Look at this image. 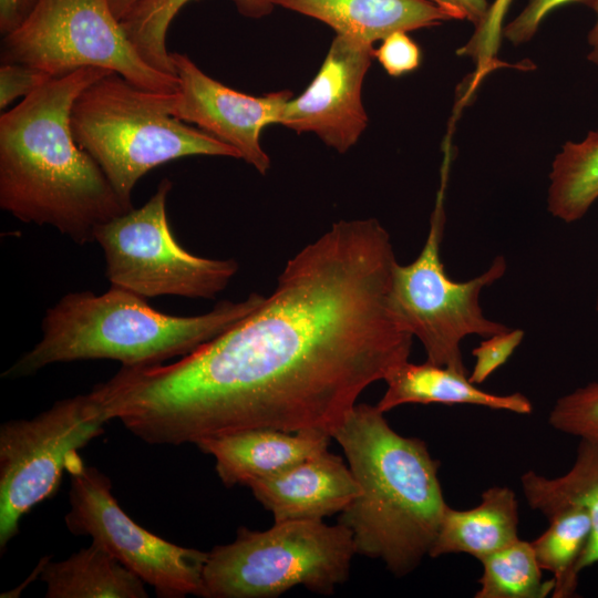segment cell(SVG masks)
<instances>
[{
	"instance_id": "cell-25",
	"label": "cell",
	"mask_w": 598,
	"mask_h": 598,
	"mask_svg": "<svg viewBox=\"0 0 598 598\" xmlns=\"http://www.w3.org/2000/svg\"><path fill=\"white\" fill-rule=\"evenodd\" d=\"M548 422L557 431L598 442V382L557 399Z\"/></svg>"
},
{
	"instance_id": "cell-10",
	"label": "cell",
	"mask_w": 598,
	"mask_h": 598,
	"mask_svg": "<svg viewBox=\"0 0 598 598\" xmlns=\"http://www.w3.org/2000/svg\"><path fill=\"white\" fill-rule=\"evenodd\" d=\"M106 420L90 393L56 401L31 419L0 426V548L21 518L60 487L70 457L104 432Z\"/></svg>"
},
{
	"instance_id": "cell-11",
	"label": "cell",
	"mask_w": 598,
	"mask_h": 598,
	"mask_svg": "<svg viewBox=\"0 0 598 598\" xmlns=\"http://www.w3.org/2000/svg\"><path fill=\"white\" fill-rule=\"evenodd\" d=\"M71 477L65 525L86 535L163 598L202 597L208 553L173 544L145 529L120 506L112 484L74 453L66 466Z\"/></svg>"
},
{
	"instance_id": "cell-24",
	"label": "cell",
	"mask_w": 598,
	"mask_h": 598,
	"mask_svg": "<svg viewBox=\"0 0 598 598\" xmlns=\"http://www.w3.org/2000/svg\"><path fill=\"white\" fill-rule=\"evenodd\" d=\"M480 561L483 574L476 598H544L553 594L554 579L543 580L530 542L518 538Z\"/></svg>"
},
{
	"instance_id": "cell-14",
	"label": "cell",
	"mask_w": 598,
	"mask_h": 598,
	"mask_svg": "<svg viewBox=\"0 0 598 598\" xmlns=\"http://www.w3.org/2000/svg\"><path fill=\"white\" fill-rule=\"evenodd\" d=\"M275 523L323 520L341 513L359 486L343 460L326 451L248 486Z\"/></svg>"
},
{
	"instance_id": "cell-19",
	"label": "cell",
	"mask_w": 598,
	"mask_h": 598,
	"mask_svg": "<svg viewBox=\"0 0 598 598\" xmlns=\"http://www.w3.org/2000/svg\"><path fill=\"white\" fill-rule=\"evenodd\" d=\"M47 598H146L144 581L99 544L41 564Z\"/></svg>"
},
{
	"instance_id": "cell-34",
	"label": "cell",
	"mask_w": 598,
	"mask_h": 598,
	"mask_svg": "<svg viewBox=\"0 0 598 598\" xmlns=\"http://www.w3.org/2000/svg\"><path fill=\"white\" fill-rule=\"evenodd\" d=\"M138 1L141 0H109V3L115 17L122 20Z\"/></svg>"
},
{
	"instance_id": "cell-28",
	"label": "cell",
	"mask_w": 598,
	"mask_h": 598,
	"mask_svg": "<svg viewBox=\"0 0 598 598\" xmlns=\"http://www.w3.org/2000/svg\"><path fill=\"white\" fill-rule=\"evenodd\" d=\"M52 76L33 66L21 63H1L0 109L4 110L20 96L27 97Z\"/></svg>"
},
{
	"instance_id": "cell-17",
	"label": "cell",
	"mask_w": 598,
	"mask_h": 598,
	"mask_svg": "<svg viewBox=\"0 0 598 598\" xmlns=\"http://www.w3.org/2000/svg\"><path fill=\"white\" fill-rule=\"evenodd\" d=\"M384 381L386 390L377 404L383 413L408 403L472 404L517 414L533 412L532 402L522 393L499 395L483 391L467 374L429 361L421 364L405 361Z\"/></svg>"
},
{
	"instance_id": "cell-21",
	"label": "cell",
	"mask_w": 598,
	"mask_h": 598,
	"mask_svg": "<svg viewBox=\"0 0 598 598\" xmlns=\"http://www.w3.org/2000/svg\"><path fill=\"white\" fill-rule=\"evenodd\" d=\"M548 528L530 542L542 569L553 574V598L576 596L580 558L588 545L591 522L579 504L567 503L544 513Z\"/></svg>"
},
{
	"instance_id": "cell-15",
	"label": "cell",
	"mask_w": 598,
	"mask_h": 598,
	"mask_svg": "<svg viewBox=\"0 0 598 598\" xmlns=\"http://www.w3.org/2000/svg\"><path fill=\"white\" fill-rule=\"evenodd\" d=\"M331 435L321 431L254 429L208 437L197 447L214 457L223 484L249 486L328 451Z\"/></svg>"
},
{
	"instance_id": "cell-1",
	"label": "cell",
	"mask_w": 598,
	"mask_h": 598,
	"mask_svg": "<svg viewBox=\"0 0 598 598\" xmlns=\"http://www.w3.org/2000/svg\"><path fill=\"white\" fill-rule=\"evenodd\" d=\"M395 264L378 219L339 220L245 319L176 362L122 365L92 394L154 445L254 429L332 435L365 388L409 361L413 336L390 303Z\"/></svg>"
},
{
	"instance_id": "cell-9",
	"label": "cell",
	"mask_w": 598,
	"mask_h": 598,
	"mask_svg": "<svg viewBox=\"0 0 598 598\" xmlns=\"http://www.w3.org/2000/svg\"><path fill=\"white\" fill-rule=\"evenodd\" d=\"M173 183L164 178L154 195L94 231L111 286L144 298L179 296L214 299L238 270L234 259H212L187 251L168 224L166 202Z\"/></svg>"
},
{
	"instance_id": "cell-5",
	"label": "cell",
	"mask_w": 598,
	"mask_h": 598,
	"mask_svg": "<svg viewBox=\"0 0 598 598\" xmlns=\"http://www.w3.org/2000/svg\"><path fill=\"white\" fill-rule=\"evenodd\" d=\"M175 93L141 89L116 72L89 84L71 111L78 145L99 164L125 205L151 169L196 155L240 158L231 146L173 115Z\"/></svg>"
},
{
	"instance_id": "cell-2",
	"label": "cell",
	"mask_w": 598,
	"mask_h": 598,
	"mask_svg": "<svg viewBox=\"0 0 598 598\" xmlns=\"http://www.w3.org/2000/svg\"><path fill=\"white\" fill-rule=\"evenodd\" d=\"M110 72L87 66L52 78L0 117V207L23 223L50 225L79 245L133 209L71 128L79 94Z\"/></svg>"
},
{
	"instance_id": "cell-8",
	"label": "cell",
	"mask_w": 598,
	"mask_h": 598,
	"mask_svg": "<svg viewBox=\"0 0 598 598\" xmlns=\"http://www.w3.org/2000/svg\"><path fill=\"white\" fill-rule=\"evenodd\" d=\"M1 63H21L52 78L95 66L134 85L175 93L176 75L146 63L111 10L109 0H39L29 18L3 35Z\"/></svg>"
},
{
	"instance_id": "cell-33",
	"label": "cell",
	"mask_w": 598,
	"mask_h": 598,
	"mask_svg": "<svg viewBox=\"0 0 598 598\" xmlns=\"http://www.w3.org/2000/svg\"><path fill=\"white\" fill-rule=\"evenodd\" d=\"M596 13V22L588 33V44L590 50L587 54V59L594 64L598 65V0H589L588 4Z\"/></svg>"
},
{
	"instance_id": "cell-27",
	"label": "cell",
	"mask_w": 598,
	"mask_h": 598,
	"mask_svg": "<svg viewBox=\"0 0 598 598\" xmlns=\"http://www.w3.org/2000/svg\"><path fill=\"white\" fill-rule=\"evenodd\" d=\"M381 41L374 58L389 75L401 76L419 68L421 50L406 32H393Z\"/></svg>"
},
{
	"instance_id": "cell-20",
	"label": "cell",
	"mask_w": 598,
	"mask_h": 598,
	"mask_svg": "<svg viewBox=\"0 0 598 598\" xmlns=\"http://www.w3.org/2000/svg\"><path fill=\"white\" fill-rule=\"evenodd\" d=\"M525 498L533 509L543 514L556 506L576 503L588 513L591 534L578 569L598 563V442L580 440L575 462L561 476L548 478L528 471L520 477Z\"/></svg>"
},
{
	"instance_id": "cell-3",
	"label": "cell",
	"mask_w": 598,
	"mask_h": 598,
	"mask_svg": "<svg viewBox=\"0 0 598 598\" xmlns=\"http://www.w3.org/2000/svg\"><path fill=\"white\" fill-rule=\"evenodd\" d=\"M331 437L359 486L338 523L351 532L357 554L381 560L396 577L409 575L429 556L447 506L439 461L367 403H357Z\"/></svg>"
},
{
	"instance_id": "cell-4",
	"label": "cell",
	"mask_w": 598,
	"mask_h": 598,
	"mask_svg": "<svg viewBox=\"0 0 598 598\" xmlns=\"http://www.w3.org/2000/svg\"><path fill=\"white\" fill-rule=\"evenodd\" d=\"M145 299L114 286L102 295L89 290L64 295L47 310L41 340L2 377H25L53 363L80 360L110 359L124 367L163 363L224 333L265 297L252 292L198 316L163 313Z\"/></svg>"
},
{
	"instance_id": "cell-26",
	"label": "cell",
	"mask_w": 598,
	"mask_h": 598,
	"mask_svg": "<svg viewBox=\"0 0 598 598\" xmlns=\"http://www.w3.org/2000/svg\"><path fill=\"white\" fill-rule=\"evenodd\" d=\"M522 329H507L489 336L476 347L472 354L475 363L468 380L481 384L511 358L524 339Z\"/></svg>"
},
{
	"instance_id": "cell-16",
	"label": "cell",
	"mask_w": 598,
	"mask_h": 598,
	"mask_svg": "<svg viewBox=\"0 0 598 598\" xmlns=\"http://www.w3.org/2000/svg\"><path fill=\"white\" fill-rule=\"evenodd\" d=\"M274 6L317 19L343 35L372 44L393 32H409L454 20L429 0H272Z\"/></svg>"
},
{
	"instance_id": "cell-22",
	"label": "cell",
	"mask_w": 598,
	"mask_h": 598,
	"mask_svg": "<svg viewBox=\"0 0 598 598\" xmlns=\"http://www.w3.org/2000/svg\"><path fill=\"white\" fill-rule=\"evenodd\" d=\"M598 199V131L580 142H567L555 156L549 173L548 212L573 223Z\"/></svg>"
},
{
	"instance_id": "cell-13",
	"label": "cell",
	"mask_w": 598,
	"mask_h": 598,
	"mask_svg": "<svg viewBox=\"0 0 598 598\" xmlns=\"http://www.w3.org/2000/svg\"><path fill=\"white\" fill-rule=\"evenodd\" d=\"M373 58L372 44L336 34L318 73L286 103L279 124L315 133L326 145L347 152L368 125L362 86Z\"/></svg>"
},
{
	"instance_id": "cell-30",
	"label": "cell",
	"mask_w": 598,
	"mask_h": 598,
	"mask_svg": "<svg viewBox=\"0 0 598 598\" xmlns=\"http://www.w3.org/2000/svg\"><path fill=\"white\" fill-rule=\"evenodd\" d=\"M511 1L496 0L491 4L484 24L476 30L475 35L465 49L475 48L477 44H480V48H484L487 44L492 48L494 45L496 47L502 30V21Z\"/></svg>"
},
{
	"instance_id": "cell-12",
	"label": "cell",
	"mask_w": 598,
	"mask_h": 598,
	"mask_svg": "<svg viewBox=\"0 0 598 598\" xmlns=\"http://www.w3.org/2000/svg\"><path fill=\"white\" fill-rule=\"evenodd\" d=\"M171 59L178 79L173 115L231 146L241 159L266 174L270 158L260 135L266 126L279 124L291 92L249 95L210 78L186 54L174 52Z\"/></svg>"
},
{
	"instance_id": "cell-35",
	"label": "cell",
	"mask_w": 598,
	"mask_h": 598,
	"mask_svg": "<svg viewBox=\"0 0 598 598\" xmlns=\"http://www.w3.org/2000/svg\"><path fill=\"white\" fill-rule=\"evenodd\" d=\"M596 309H597V312H598V297H597Z\"/></svg>"
},
{
	"instance_id": "cell-6",
	"label": "cell",
	"mask_w": 598,
	"mask_h": 598,
	"mask_svg": "<svg viewBox=\"0 0 598 598\" xmlns=\"http://www.w3.org/2000/svg\"><path fill=\"white\" fill-rule=\"evenodd\" d=\"M357 554L351 532L323 520L275 523L266 530L240 527L235 540L208 551L205 598H274L303 586L332 595L349 577Z\"/></svg>"
},
{
	"instance_id": "cell-31",
	"label": "cell",
	"mask_w": 598,
	"mask_h": 598,
	"mask_svg": "<svg viewBox=\"0 0 598 598\" xmlns=\"http://www.w3.org/2000/svg\"><path fill=\"white\" fill-rule=\"evenodd\" d=\"M447 10L454 20H468L478 30L485 22L491 4L488 0H429Z\"/></svg>"
},
{
	"instance_id": "cell-23",
	"label": "cell",
	"mask_w": 598,
	"mask_h": 598,
	"mask_svg": "<svg viewBox=\"0 0 598 598\" xmlns=\"http://www.w3.org/2000/svg\"><path fill=\"white\" fill-rule=\"evenodd\" d=\"M193 0H141L122 19L121 24L141 58L154 69L176 75L166 48L168 27L178 11ZM237 10L250 18L269 14L272 0H233Z\"/></svg>"
},
{
	"instance_id": "cell-7",
	"label": "cell",
	"mask_w": 598,
	"mask_h": 598,
	"mask_svg": "<svg viewBox=\"0 0 598 598\" xmlns=\"http://www.w3.org/2000/svg\"><path fill=\"white\" fill-rule=\"evenodd\" d=\"M445 182L444 167L426 240L415 260L394 265L390 303L402 327L422 343L426 361L467 374L461 350L463 339L487 338L509 329L488 319L480 303L482 290L505 275L507 264L504 256H497L473 279L455 281L447 276L441 259Z\"/></svg>"
},
{
	"instance_id": "cell-18",
	"label": "cell",
	"mask_w": 598,
	"mask_h": 598,
	"mask_svg": "<svg viewBox=\"0 0 598 598\" xmlns=\"http://www.w3.org/2000/svg\"><path fill=\"white\" fill-rule=\"evenodd\" d=\"M517 527L516 494L507 486H492L474 508L446 506L429 556L464 553L481 560L516 542Z\"/></svg>"
},
{
	"instance_id": "cell-32",
	"label": "cell",
	"mask_w": 598,
	"mask_h": 598,
	"mask_svg": "<svg viewBox=\"0 0 598 598\" xmlns=\"http://www.w3.org/2000/svg\"><path fill=\"white\" fill-rule=\"evenodd\" d=\"M39 0H0V31L3 35L17 30L32 13Z\"/></svg>"
},
{
	"instance_id": "cell-29",
	"label": "cell",
	"mask_w": 598,
	"mask_h": 598,
	"mask_svg": "<svg viewBox=\"0 0 598 598\" xmlns=\"http://www.w3.org/2000/svg\"><path fill=\"white\" fill-rule=\"evenodd\" d=\"M589 0H529L523 11L503 29L504 37L515 45L529 41L538 30L543 19L554 9L564 4Z\"/></svg>"
}]
</instances>
